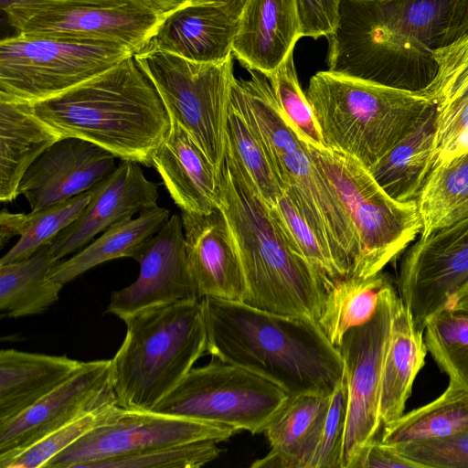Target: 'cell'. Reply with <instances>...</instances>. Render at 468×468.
Returning <instances> with one entry per match:
<instances>
[{"label": "cell", "instance_id": "36", "mask_svg": "<svg viewBox=\"0 0 468 468\" xmlns=\"http://www.w3.org/2000/svg\"><path fill=\"white\" fill-rule=\"evenodd\" d=\"M227 135L228 149L243 165L261 197L271 207L282 195L284 186L265 144L232 93Z\"/></svg>", "mask_w": 468, "mask_h": 468}, {"label": "cell", "instance_id": "29", "mask_svg": "<svg viewBox=\"0 0 468 468\" xmlns=\"http://www.w3.org/2000/svg\"><path fill=\"white\" fill-rule=\"evenodd\" d=\"M170 210L155 206L135 218L119 222L66 261H58L49 277L65 284L103 262L135 256L141 246L155 235L169 220Z\"/></svg>", "mask_w": 468, "mask_h": 468}, {"label": "cell", "instance_id": "33", "mask_svg": "<svg viewBox=\"0 0 468 468\" xmlns=\"http://www.w3.org/2000/svg\"><path fill=\"white\" fill-rule=\"evenodd\" d=\"M93 194V187L65 201L37 211L0 213V247L14 236L18 241L1 258L0 264L27 259L74 222L84 210Z\"/></svg>", "mask_w": 468, "mask_h": 468}, {"label": "cell", "instance_id": "46", "mask_svg": "<svg viewBox=\"0 0 468 468\" xmlns=\"http://www.w3.org/2000/svg\"><path fill=\"white\" fill-rule=\"evenodd\" d=\"M340 0H297L300 36L327 37L336 27Z\"/></svg>", "mask_w": 468, "mask_h": 468}, {"label": "cell", "instance_id": "24", "mask_svg": "<svg viewBox=\"0 0 468 468\" xmlns=\"http://www.w3.org/2000/svg\"><path fill=\"white\" fill-rule=\"evenodd\" d=\"M330 395L289 396L264 430L271 451L253 468H311Z\"/></svg>", "mask_w": 468, "mask_h": 468}, {"label": "cell", "instance_id": "19", "mask_svg": "<svg viewBox=\"0 0 468 468\" xmlns=\"http://www.w3.org/2000/svg\"><path fill=\"white\" fill-rule=\"evenodd\" d=\"M158 185L148 180L138 163L121 160L116 169L93 186L92 197L80 217L49 243L59 261L77 252L111 226L157 206Z\"/></svg>", "mask_w": 468, "mask_h": 468}, {"label": "cell", "instance_id": "35", "mask_svg": "<svg viewBox=\"0 0 468 468\" xmlns=\"http://www.w3.org/2000/svg\"><path fill=\"white\" fill-rule=\"evenodd\" d=\"M416 203L420 236L468 218V150L432 168Z\"/></svg>", "mask_w": 468, "mask_h": 468}, {"label": "cell", "instance_id": "34", "mask_svg": "<svg viewBox=\"0 0 468 468\" xmlns=\"http://www.w3.org/2000/svg\"><path fill=\"white\" fill-rule=\"evenodd\" d=\"M390 282L382 271L367 278L348 275L325 291L317 324L334 346L338 348L347 331L374 316Z\"/></svg>", "mask_w": 468, "mask_h": 468}, {"label": "cell", "instance_id": "50", "mask_svg": "<svg viewBox=\"0 0 468 468\" xmlns=\"http://www.w3.org/2000/svg\"><path fill=\"white\" fill-rule=\"evenodd\" d=\"M47 1H60V0H0L1 10L4 11L9 6L18 3H28V2H47Z\"/></svg>", "mask_w": 468, "mask_h": 468}, {"label": "cell", "instance_id": "49", "mask_svg": "<svg viewBox=\"0 0 468 468\" xmlns=\"http://www.w3.org/2000/svg\"><path fill=\"white\" fill-rule=\"evenodd\" d=\"M152 7L163 12L168 13L179 5H181L186 1L184 0H141Z\"/></svg>", "mask_w": 468, "mask_h": 468}, {"label": "cell", "instance_id": "42", "mask_svg": "<svg viewBox=\"0 0 468 468\" xmlns=\"http://www.w3.org/2000/svg\"><path fill=\"white\" fill-rule=\"evenodd\" d=\"M407 33L435 50L441 46L456 0H389Z\"/></svg>", "mask_w": 468, "mask_h": 468}, {"label": "cell", "instance_id": "44", "mask_svg": "<svg viewBox=\"0 0 468 468\" xmlns=\"http://www.w3.org/2000/svg\"><path fill=\"white\" fill-rule=\"evenodd\" d=\"M346 414L347 386L343 376L330 395L311 468H341Z\"/></svg>", "mask_w": 468, "mask_h": 468}, {"label": "cell", "instance_id": "51", "mask_svg": "<svg viewBox=\"0 0 468 468\" xmlns=\"http://www.w3.org/2000/svg\"><path fill=\"white\" fill-rule=\"evenodd\" d=\"M454 311L468 314V296L458 301L452 308Z\"/></svg>", "mask_w": 468, "mask_h": 468}, {"label": "cell", "instance_id": "32", "mask_svg": "<svg viewBox=\"0 0 468 468\" xmlns=\"http://www.w3.org/2000/svg\"><path fill=\"white\" fill-rule=\"evenodd\" d=\"M468 430V388L450 380L431 402L383 426L382 443L399 445L443 438Z\"/></svg>", "mask_w": 468, "mask_h": 468}, {"label": "cell", "instance_id": "45", "mask_svg": "<svg viewBox=\"0 0 468 468\" xmlns=\"http://www.w3.org/2000/svg\"><path fill=\"white\" fill-rule=\"evenodd\" d=\"M393 447L421 468H468V430L443 438L410 441Z\"/></svg>", "mask_w": 468, "mask_h": 468}, {"label": "cell", "instance_id": "38", "mask_svg": "<svg viewBox=\"0 0 468 468\" xmlns=\"http://www.w3.org/2000/svg\"><path fill=\"white\" fill-rule=\"evenodd\" d=\"M424 341L450 380L468 388V314L450 308L435 314L425 324Z\"/></svg>", "mask_w": 468, "mask_h": 468}, {"label": "cell", "instance_id": "30", "mask_svg": "<svg viewBox=\"0 0 468 468\" xmlns=\"http://www.w3.org/2000/svg\"><path fill=\"white\" fill-rule=\"evenodd\" d=\"M58 262L49 243L30 257L0 264V311L17 318L39 314L54 304L63 284L49 277Z\"/></svg>", "mask_w": 468, "mask_h": 468}, {"label": "cell", "instance_id": "40", "mask_svg": "<svg viewBox=\"0 0 468 468\" xmlns=\"http://www.w3.org/2000/svg\"><path fill=\"white\" fill-rule=\"evenodd\" d=\"M267 78L279 105L299 137L315 148H325L314 110L300 86L293 52Z\"/></svg>", "mask_w": 468, "mask_h": 468}, {"label": "cell", "instance_id": "43", "mask_svg": "<svg viewBox=\"0 0 468 468\" xmlns=\"http://www.w3.org/2000/svg\"><path fill=\"white\" fill-rule=\"evenodd\" d=\"M437 71L421 91L441 107L468 93V32L433 52Z\"/></svg>", "mask_w": 468, "mask_h": 468}, {"label": "cell", "instance_id": "13", "mask_svg": "<svg viewBox=\"0 0 468 468\" xmlns=\"http://www.w3.org/2000/svg\"><path fill=\"white\" fill-rule=\"evenodd\" d=\"M468 287V218L420 236L405 252L398 292L416 326L452 308Z\"/></svg>", "mask_w": 468, "mask_h": 468}, {"label": "cell", "instance_id": "14", "mask_svg": "<svg viewBox=\"0 0 468 468\" xmlns=\"http://www.w3.org/2000/svg\"><path fill=\"white\" fill-rule=\"evenodd\" d=\"M233 428L154 410L123 409L114 420L99 426L53 457L44 468H86L89 463L151 449L188 442H220Z\"/></svg>", "mask_w": 468, "mask_h": 468}, {"label": "cell", "instance_id": "25", "mask_svg": "<svg viewBox=\"0 0 468 468\" xmlns=\"http://www.w3.org/2000/svg\"><path fill=\"white\" fill-rule=\"evenodd\" d=\"M85 362L66 356L0 351V425L6 423L78 372Z\"/></svg>", "mask_w": 468, "mask_h": 468}, {"label": "cell", "instance_id": "15", "mask_svg": "<svg viewBox=\"0 0 468 468\" xmlns=\"http://www.w3.org/2000/svg\"><path fill=\"white\" fill-rule=\"evenodd\" d=\"M133 260L140 265L137 279L112 292L107 307L122 321L145 309L201 299L187 260L181 216L172 215Z\"/></svg>", "mask_w": 468, "mask_h": 468}, {"label": "cell", "instance_id": "48", "mask_svg": "<svg viewBox=\"0 0 468 468\" xmlns=\"http://www.w3.org/2000/svg\"><path fill=\"white\" fill-rule=\"evenodd\" d=\"M468 32V0H456L452 17L441 46H445Z\"/></svg>", "mask_w": 468, "mask_h": 468}, {"label": "cell", "instance_id": "16", "mask_svg": "<svg viewBox=\"0 0 468 468\" xmlns=\"http://www.w3.org/2000/svg\"><path fill=\"white\" fill-rule=\"evenodd\" d=\"M113 400L117 398L112 384L111 359L85 362L78 372L34 405L0 425V463Z\"/></svg>", "mask_w": 468, "mask_h": 468}, {"label": "cell", "instance_id": "52", "mask_svg": "<svg viewBox=\"0 0 468 468\" xmlns=\"http://www.w3.org/2000/svg\"><path fill=\"white\" fill-rule=\"evenodd\" d=\"M466 296H468V287L466 288V290H465V291H464V292L463 293V296H462V298H461V299H463V298H464V297H466ZM461 299H460V300H461ZM460 300H459V301H460Z\"/></svg>", "mask_w": 468, "mask_h": 468}, {"label": "cell", "instance_id": "9", "mask_svg": "<svg viewBox=\"0 0 468 468\" xmlns=\"http://www.w3.org/2000/svg\"><path fill=\"white\" fill-rule=\"evenodd\" d=\"M133 54L117 43L16 33L0 42V101L33 103L48 99Z\"/></svg>", "mask_w": 468, "mask_h": 468}, {"label": "cell", "instance_id": "10", "mask_svg": "<svg viewBox=\"0 0 468 468\" xmlns=\"http://www.w3.org/2000/svg\"><path fill=\"white\" fill-rule=\"evenodd\" d=\"M289 395L272 382L216 357L193 367L152 410L263 432Z\"/></svg>", "mask_w": 468, "mask_h": 468}, {"label": "cell", "instance_id": "11", "mask_svg": "<svg viewBox=\"0 0 468 468\" xmlns=\"http://www.w3.org/2000/svg\"><path fill=\"white\" fill-rule=\"evenodd\" d=\"M17 34L117 43L144 48L167 13L141 0H60L15 4L3 11Z\"/></svg>", "mask_w": 468, "mask_h": 468}, {"label": "cell", "instance_id": "6", "mask_svg": "<svg viewBox=\"0 0 468 468\" xmlns=\"http://www.w3.org/2000/svg\"><path fill=\"white\" fill-rule=\"evenodd\" d=\"M328 40L329 71L385 86L418 90L434 78V50L399 24L388 0H340Z\"/></svg>", "mask_w": 468, "mask_h": 468}, {"label": "cell", "instance_id": "3", "mask_svg": "<svg viewBox=\"0 0 468 468\" xmlns=\"http://www.w3.org/2000/svg\"><path fill=\"white\" fill-rule=\"evenodd\" d=\"M221 204L239 255L243 303L317 322L325 289L289 243L243 165L228 149L220 171Z\"/></svg>", "mask_w": 468, "mask_h": 468}, {"label": "cell", "instance_id": "28", "mask_svg": "<svg viewBox=\"0 0 468 468\" xmlns=\"http://www.w3.org/2000/svg\"><path fill=\"white\" fill-rule=\"evenodd\" d=\"M427 352L424 331L416 326L400 299L394 313L382 369L379 415L383 426L404 414Z\"/></svg>", "mask_w": 468, "mask_h": 468}, {"label": "cell", "instance_id": "27", "mask_svg": "<svg viewBox=\"0 0 468 468\" xmlns=\"http://www.w3.org/2000/svg\"><path fill=\"white\" fill-rule=\"evenodd\" d=\"M436 121L437 108L433 104L405 136L367 169L393 199L416 202L434 165Z\"/></svg>", "mask_w": 468, "mask_h": 468}, {"label": "cell", "instance_id": "17", "mask_svg": "<svg viewBox=\"0 0 468 468\" xmlns=\"http://www.w3.org/2000/svg\"><path fill=\"white\" fill-rule=\"evenodd\" d=\"M116 157L89 141L64 137L49 146L27 170L18 188L31 211L86 192L117 167Z\"/></svg>", "mask_w": 468, "mask_h": 468}, {"label": "cell", "instance_id": "12", "mask_svg": "<svg viewBox=\"0 0 468 468\" xmlns=\"http://www.w3.org/2000/svg\"><path fill=\"white\" fill-rule=\"evenodd\" d=\"M400 300L390 282L381 292L374 316L344 335L338 350L347 386V414L341 468H353L361 450L377 440L384 358L392 320Z\"/></svg>", "mask_w": 468, "mask_h": 468}, {"label": "cell", "instance_id": "53", "mask_svg": "<svg viewBox=\"0 0 468 468\" xmlns=\"http://www.w3.org/2000/svg\"><path fill=\"white\" fill-rule=\"evenodd\" d=\"M184 1H186H186H190V0H184Z\"/></svg>", "mask_w": 468, "mask_h": 468}, {"label": "cell", "instance_id": "18", "mask_svg": "<svg viewBox=\"0 0 468 468\" xmlns=\"http://www.w3.org/2000/svg\"><path fill=\"white\" fill-rule=\"evenodd\" d=\"M246 0H190L167 13L147 46L184 58L218 63L233 56Z\"/></svg>", "mask_w": 468, "mask_h": 468}, {"label": "cell", "instance_id": "41", "mask_svg": "<svg viewBox=\"0 0 468 468\" xmlns=\"http://www.w3.org/2000/svg\"><path fill=\"white\" fill-rule=\"evenodd\" d=\"M216 441L168 445L89 463L86 468H197L218 457Z\"/></svg>", "mask_w": 468, "mask_h": 468}, {"label": "cell", "instance_id": "8", "mask_svg": "<svg viewBox=\"0 0 468 468\" xmlns=\"http://www.w3.org/2000/svg\"><path fill=\"white\" fill-rule=\"evenodd\" d=\"M154 86L167 113L191 133L220 171L228 144V118L233 80V58L197 62L151 46L133 54Z\"/></svg>", "mask_w": 468, "mask_h": 468}, {"label": "cell", "instance_id": "47", "mask_svg": "<svg viewBox=\"0 0 468 468\" xmlns=\"http://www.w3.org/2000/svg\"><path fill=\"white\" fill-rule=\"evenodd\" d=\"M421 468L420 465L400 454L391 445L379 439L367 444L356 457L353 468Z\"/></svg>", "mask_w": 468, "mask_h": 468}, {"label": "cell", "instance_id": "26", "mask_svg": "<svg viewBox=\"0 0 468 468\" xmlns=\"http://www.w3.org/2000/svg\"><path fill=\"white\" fill-rule=\"evenodd\" d=\"M63 137L36 116L28 103L0 101V201L18 195L30 165Z\"/></svg>", "mask_w": 468, "mask_h": 468}, {"label": "cell", "instance_id": "1", "mask_svg": "<svg viewBox=\"0 0 468 468\" xmlns=\"http://www.w3.org/2000/svg\"><path fill=\"white\" fill-rule=\"evenodd\" d=\"M207 353L247 369L289 396L331 395L344 376L337 347L316 321L239 302L201 299Z\"/></svg>", "mask_w": 468, "mask_h": 468}, {"label": "cell", "instance_id": "20", "mask_svg": "<svg viewBox=\"0 0 468 468\" xmlns=\"http://www.w3.org/2000/svg\"><path fill=\"white\" fill-rule=\"evenodd\" d=\"M180 216L187 260L200 298L243 303L245 277L222 209L205 214L181 211Z\"/></svg>", "mask_w": 468, "mask_h": 468}, {"label": "cell", "instance_id": "31", "mask_svg": "<svg viewBox=\"0 0 468 468\" xmlns=\"http://www.w3.org/2000/svg\"><path fill=\"white\" fill-rule=\"evenodd\" d=\"M248 70L249 79H234L231 93L261 138L281 179L280 158L305 148L307 144L299 137L283 113L267 76Z\"/></svg>", "mask_w": 468, "mask_h": 468}, {"label": "cell", "instance_id": "21", "mask_svg": "<svg viewBox=\"0 0 468 468\" xmlns=\"http://www.w3.org/2000/svg\"><path fill=\"white\" fill-rule=\"evenodd\" d=\"M168 115L170 126L152 156V165L181 211L209 213L220 207L221 170L178 120Z\"/></svg>", "mask_w": 468, "mask_h": 468}, {"label": "cell", "instance_id": "39", "mask_svg": "<svg viewBox=\"0 0 468 468\" xmlns=\"http://www.w3.org/2000/svg\"><path fill=\"white\" fill-rule=\"evenodd\" d=\"M117 400L108 402L0 463L1 468H44L57 454L75 443L95 428L116 420L122 412Z\"/></svg>", "mask_w": 468, "mask_h": 468}, {"label": "cell", "instance_id": "7", "mask_svg": "<svg viewBox=\"0 0 468 468\" xmlns=\"http://www.w3.org/2000/svg\"><path fill=\"white\" fill-rule=\"evenodd\" d=\"M340 197L356 231L359 254L349 275H375L400 255L420 233L416 202L390 197L356 159L330 148L307 144Z\"/></svg>", "mask_w": 468, "mask_h": 468}, {"label": "cell", "instance_id": "37", "mask_svg": "<svg viewBox=\"0 0 468 468\" xmlns=\"http://www.w3.org/2000/svg\"><path fill=\"white\" fill-rule=\"evenodd\" d=\"M270 211L290 245L299 252L318 276L325 291L346 276L330 250L308 224L298 205L283 191Z\"/></svg>", "mask_w": 468, "mask_h": 468}, {"label": "cell", "instance_id": "22", "mask_svg": "<svg viewBox=\"0 0 468 468\" xmlns=\"http://www.w3.org/2000/svg\"><path fill=\"white\" fill-rule=\"evenodd\" d=\"M300 31L297 0H246L232 53L269 76L293 52Z\"/></svg>", "mask_w": 468, "mask_h": 468}, {"label": "cell", "instance_id": "2", "mask_svg": "<svg viewBox=\"0 0 468 468\" xmlns=\"http://www.w3.org/2000/svg\"><path fill=\"white\" fill-rule=\"evenodd\" d=\"M28 104L63 138L83 139L116 158L148 166L170 126L162 99L133 55L56 96Z\"/></svg>", "mask_w": 468, "mask_h": 468}, {"label": "cell", "instance_id": "23", "mask_svg": "<svg viewBox=\"0 0 468 468\" xmlns=\"http://www.w3.org/2000/svg\"><path fill=\"white\" fill-rule=\"evenodd\" d=\"M284 186H293L317 211L330 241L334 259L346 277L359 254V241L352 220L334 186L306 147L280 158Z\"/></svg>", "mask_w": 468, "mask_h": 468}, {"label": "cell", "instance_id": "4", "mask_svg": "<svg viewBox=\"0 0 468 468\" xmlns=\"http://www.w3.org/2000/svg\"><path fill=\"white\" fill-rule=\"evenodd\" d=\"M125 337L111 359L118 403L152 410L207 352L201 299L156 306L123 321Z\"/></svg>", "mask_w": 468, "mask_h": 468}, {"label": "cell", "instance_id": "5", "mask_svg": "<svg viewBox=\"0 0 468 468\" xmlns=\"http://www.w3.org/2000/svg\"><path fill=\"white\" fill-rule=\"evenodd\" d=\"M305 94L326 147L356 159L367 169L434 104L421 90L385 86L329 70L315 73Z\"/></svg>", "mask_w": 468, "mask_h": 468}]
</instances>
